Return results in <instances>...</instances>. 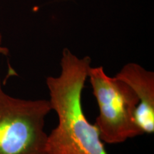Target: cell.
Returning a JSON list of instances; mask_svg holds the SVG:
<instances>
[{"mask_svg":"<svg viewBox=\"0 0 154 154\" xmlns=\"http://www.w3.org/2000/svg\"><path fill=\"white\" fill-rule=\"evenodd\" d=\"M91 61L89 57L79 58L64 49L60 74L47 77L49 100L58 118L57 126L48 134L49 154H109L97 127L87 120L83 109Z\"/></svg>","mask_w":154,"mask_h":154,"instance_id":"obj_1","label":"cell"},{"mask_svg":"<svg viewBox=\"0 0 154 154\" xmlns=\"http://www.w3.org/2000/svg\"><path fill=\"white\" fill-rule=\"evenodd\" d=\"M51 111L49 99L9 95L0 76V154H49L44 127Z\"/></svg>","mask_w":154,"mask_h":154,"instance_id":"obj_2","label":"cell"},{"mask_svg":"<svg viewBox=\"0 0 154 154\" xmlns=\"http://www.w3.org/2000/svg\"><path fill=\"white\" fill-rule=\"evenodd\" d=\"M88 78L99 107L94 124L102 141L118 144L143 134L136 120L138 99L132 88L108 76L103 66H90Z\"/></svg>","mask_w":154,"mask_h":154,"instance_id":"obj_3","label":"cell"},{"mask_svg":"<svg viewBox=\"0 0 154 154\" xmlns=\"http://www.w3.org/2000/svg\"><path fill=\"white\" fill-rule=\"evenodd\" d=\"M116 78L128 84L136 94L138 104L136 109V122L143 134L154 133V73L140 64H125Z\"/></svg>","mask_w":154,"mask_h":154,"instance_id":"obj_4","label":"cell"},{"mask_svg":"<svg viewBox=\"0 0 154 154\" xmlns=\"http://www.w3.org/2000/svg\"><path fill=\"white\" fill-rule=\"evenodd\" d=\"M2 36L0 34V54L2 55L7 56L9 54V49L2 46Z\"/></svg>","mask_w":154,"mask_h":154,"instance_id":"obj_5","label":"cell"}]
</instances>
